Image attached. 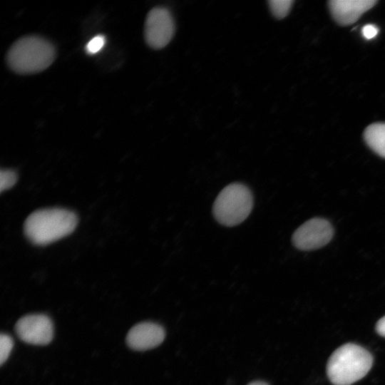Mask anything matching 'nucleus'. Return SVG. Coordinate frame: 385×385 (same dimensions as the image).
<instances>
[{
    "label": "nucleus",
    "instance_id": "4468645a",
    "mask_svg": "<svg viewBox=\"0 0 385 385\" xmlns=\"http://www.w3.org/2000/svg\"><path fill=\"white\" fill-rule=\"evenodd\" d=\"M106 38L103 35H98L91 38L86 46V52L89 54H94L98 52L104 46Z\"/></svg>",
    "mask_w": 385,
    "mask_h": 385
},
{
    "label": "nucleus",
    "instance_id": "f257e3e1",
    "mask_svg": "<svg viewBox=\"0 0 385 385\" xmlns=\"http://www.w3.org/2000/svg\"><path fill=\"white\" fill-rule=\"evenodd\" d=\"M77 224V215L68 210L44 208L36 210L27 217L24 231L33 244L46 245L70 235Z\"/></svg>",
    "mask_w": 385,
    "mask_h": 385
},
{
    "label": "nucleus",
    "instance_id": "ddd939ff",
    "mask_svg": "<svg viewBox=\"0 0 385 385\" xmlns=\"http://www.w3.org/2000/svg\"><path fill=\"white\" fill-rule=\"evenodd\" d=\"M14 345L12 338L6 334L0 335V364L2 365L8 359Z\"/></svg>",
    "mask_w": 385,
    "mask_h": 385
},
{
    "label": "nucleus",
    "instance_id": "423d86ee",
    "mask_svg": "<svg viewBox=\"0 0 385 385\" xmlns=\"http://www.w3.org/2000/svg\"><path fill=\"white\" fill-rule=\"evenodd\" d=\"M333 234V227L327 220L312 218L294 231L292 241L299 250H315L327 245L332 238Z\"/></svg>",
    "mask_w": 385,
    "mask_h": 385
},
{
    "label": "nucleus",
    "instance_id": "f3484780",
    "mask_svg": "<svg viewBox=\"0 0 385 385\" xmlns=\"http://www.w3.org/2000/svg\"><path fill=\"white\" fill-rule=\"evenodd\" d=\"M247 385H269L267 383L262 381H255L250 383Z\"/></svg>",
    "mask_w": 385,
    "mask_h": 385
},
{
    "label": "nucleus",
    "instance_id": "1a4fd4ad",
    "mask_svg": "<svg viewBox=\"0 0 385 385\" xmlns=\"http://www.w3.org/2000/svg\"><path fill=\"white\" fill-rule=\"evenodd\" d=\"M377 2L376 0H331L328 1V6L338 24L348 26L356 22Z\"/></svg>",
    "mask_w": 385,
    "mask_h": 385
},
{
    "label": "nucleus",
    "instance_id": "39448f33",
    "mask_svg": "<svg viewBox=\"0 0 385 385\" xmlns=\"http://www.w3.org/2000/svg\"><path fill=\"white\" fill-rule=\"evenodd\" d=\"M175 33V22L170 11L161 6L152 9L147 14L144 26V37L152 48L166 46Z\"/></svg>",
    "mask_w": 385,
    "mask_h": 385
},
{
    "label": "nucleus",
    "instance_id": "6e6552de",
    "mask_svg": "<svg viewBox=\"0 0 385 385\" xmlns=\"http://www.w3.org/2000/svg\"><path fill=\"white\" fill-rule=\"evenodd\" d=\"M164 328L155 322H143L133 326L128 332L126 342L137 351H145L159 346L164 340Z\"/></svg>",
    "mask_w": 385,
    "mask_h": 385
},
{
    "label": "nucleus",
    "instance_id": "20e7f679",
    "mask_svg": "<svg viewBox=\"0 0 385 385\" xmlns=\"http://www.w3.org/2000/svg\"><path fill=\"white\" fill-rule=\"evenodd\" d=\"M253 207V195L250 188L240 183L225 187L217 196L212 214L221 225L233 227L242 222Z\"/></svg>",
    "mask_w": 385,
    "mask_h": 385
},
{
    "label": "nucleus",
    "instance_id": "7ed1b4c3",
    "mask_svg": "<svg viewBox=\"0 0 385 385\" xmlns=\"http://www.w3.org/2000/svg\"><path fill=\"white\" fill-rule=\"evenodd\" d=\"M372 363L373 357L366 349L348 343L337 349L329 357L327 376L334 385H351L369 372Z\"/></svg>",
    "mask_w": 385,
    "mask_h": 385
},
{
    "label": "nucleus",
    "instance_id": "0eeeda50",
    "mask_svg": "<svg viewBox=\"0 0 385 385\" xmlns=\"http://www.w3.org/2000/svg\"><path fill=\"white\" fill-rule=\"evenodd\" d=\"M15 331L22 341L34 345L48 344L53 334L51 319L41 314H28L20 318L15 325Z\"/></svg>",
    "mask_w": 385,
    "mask_h": 385
},
{
    "label": "nucleus",
    "instance_id": "9d476101",
    "mask_svg": "<svg viewBox=\"0 0 385 385\" xmlns=\"http://www.w3.org/2000/svg\"><path fill=\"white\" fill-rule=\"evenodd\" d=\"M363 135L367 145L385 158V123H374L368 125Z\"/></svg>",
    "mask_w": 385,
    "mask_h": 385
},
{
    "label": "nucleus",
    "instance_id": "2eb2a0df",
    "mask_svg": "<svg viewBox=\"0 0 385 385\" xmlns=\"http://www.w3.org/2000/svg\"><path fill=\"white\" fill-rule=\"evenodd\" d=\"M378 28L373 24H367L362 29V34L366 39H371L378 34Z\"/></svg>",
    "mask_w": 385,
    "mask_h": 385
},
{
    "label": "nucleus",
    "instance_id": "9b49d317",
    "mask_svg": "<svg viewBox=\"0 0 385 385\" xmlns=\"http://www.w3.org/2000/svg\"><path fill=\"white\" fill-rule=\"evenodd\" d=\"M293 2L292 0H270L268 4L272 15L282 19L289 14Z\"/></svg>",
    "mask_w": 385,
    "mask_h": 385
},
{
    "label": "nucleus",
    "instance_id": "f03ea898",
    "mask_svg": "<svg viewBox=\"0 0 385 385\" xmlns=\"http://www.w3.org/2000/svg\"><path fill=\"white\" fill-rule=\"evenodd\" d=\"M54 46L46 39L29 36L15 41L6 54V62L14 72L31 74L47 68L54 61Z\"/></svg>",
    "mask_w": 385,
    "mask_h": 385
},
{
    "label": "nucleus",
    "instance_id": "f8f14e48",
    "mask_svg": "<svg viewBox=\"0 0 385 385\" xmlns=\"http://www.w3.org/2000/svg\"><path fill=\"white\" fill-rule=\"evenodd\" d=\"M17 180V174L9 169H2L0 171L1 192L6 190L14 185Z\"/></svg>",
    "mask_w": 385,
    "mask_h": 385
},
{
    "label": "nucleus",
    "instance_id": "dca6fc26",
    "mask_svg": "<svg viewBox=\"0 0 385 385\" xmlns=\"http://www.w3.org/2000/svg\"><path fill=\"white\" fill-rule=\"evenodd\" d=\"M376 330L379 335L385 337V316L377 322Z\"/></svg>",
    "mask_w": 385,
    "mask_h": 385
}]
</instances>
